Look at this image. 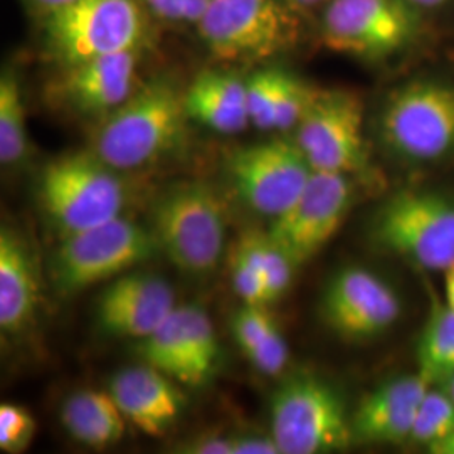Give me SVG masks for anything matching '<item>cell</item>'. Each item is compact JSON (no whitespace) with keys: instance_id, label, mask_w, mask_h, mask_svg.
Wrapping results in <instances>:
<instances>
[{"instance_id":"3","label":"cell","mask_w":454,"mask_h":454,"mask_svg":"<svg viewBox=\"0 0 454 454\" xmlns=\"http://www.w3.org/2000/svg\"><path fill=\"white\" fill-rule=\"evenodd\" d=\"M152 234L159 251L182 273L211 275L226 244V212L207 184L174 187L155 204Z\"/></svg>"},{"instance_id":"28","label":"cell","mask_w":454,"mask_h":454,"mask_svg":"<svg viewBox=\"0 0 454 454\" xmlns=\"http://www.w3.org/2000/svg\"><path fill=\"white\" fill-rule=\"evenodd\" d=\"M286 71L268 67L253 73L246 80L247 112L251 125L258 130H275L276 110Z\"/></svg>"},{"instance_id":"10","label":"cell","mask_w":454,"mask_h":454,"mask_svg":"<svg viewBox=\"0 0 454 454\" xmlns=\"http://www.w3.org/2000/svg\"><path fill=\"white\" fill-rule=\"evenodd\" d=\"M380 133L401 157L418 162L454 153V86L407 82L395 90L380 114Z\"/></svg>"},{"instance_id":"8","label":"cell","mask_w":454,"mask_h":454,"mask_svg":"<svg viewBox=\"0 0 454 454\" xmlns=\"http://www.w3.org/2000/svg\"><path fill=\"white\" fill-rule=\"evenodd\" d=\"M373 238L422 270L444 273L454 266V202L434 192H399L377 214Z\"/></svg>"},{"instance_id":"39","label":"cell","mask_w":454,"mask_h":454,"mask_svg":"<svg viewBox=\"0 0 454 454\" xmlns=\"http://www.w3.org/2000/svg\"><path fill=\"white\" fill-rule=\"evenodd\" d=\"M409 2L419 9H433V7H439V5L446 4L448 0H409Z\"/></svg>"},{"instance_id":"16","label":"cell","mask_w":454,"mask_h":454,"mask_svg":"<svg viewBox=\"0 0 454 454\" xmlns=\"http://www.w3.org/2000/svg\"><path fill=\"white\" fill-rule=\"evenodd\" d=\"M176 296L157 276L127 275L106 288L98 303V324L103 332L142 340L176 309Z\"/></svg>"},{"instance_id":"6","label":"cell","mask_w":454,"mask_h":454,"mask_svg":"<svg viewBox=\"0 0 454 454\" xmlns=\"http://www.w3.org/2000/svg\"><path fill=\"white\" fill-rule=\"evenodd\" d=\"M286 0H212L195 24L204 46L224 63L270 59L298 41Z\"/></svg>"},{"instance_id":"17","label":"cell","mask_w":454,"mask_h":454,"mask_svg":"<svg viewBox=\"0 0 454 454\" xmlns=\"http://www.w3.org/2000/svg\"><path fill=\"white\" fill-rule=\"evenodd\" d=\"M433 387L421 373L403 375L367 394L352 414L356 442L399 444L411 441L416 412Z\"/></svg>"},{"instance_id":"31","label":"cell","mask_w":454,"mask_h":454,"mask_svg":"<svg viewBox=\"0 0 454 454\" xmlns=\"http://www.w3.org/2000/svg\"><path fill=\"white\" fill-rule=\"evenodd\" d=\"M231 278H232L234 290L243 298L246 305L266 307L268 303L275 301L266 279L238 251L234 253L231 261Z\"/></svg>"},{"instance_id":"2","label":"cell","mask_w":454,"mask_h":454,"mask_svg":"<svg viewBox=\"0 0 454 454\" xmlns=\"http://www.w3.org/2000/svg\"><path fill=\"white\" fill-rule=\"evenodd\" d=\"M148 11L142 0H74L43 19V44L59 67L144 51Z\"/></svg>"},{"instance_id":"24","label":"cell","mask_w":454,"mask_h":454,"mask_svg":"<svg viewBox=\"0 0 454 454\" xmlns=\"http://www.w3.org/2000/svg\"><path fill=\"white\" fill-rule=\"evenodd\" d=\"M29 153V133L20 80L14 69L0 76V162L12 167Z\"/></svg>"},{"instance_id":"25","label":"cell","mask_w":454,"mask_h":454,"mask_svg":"<svg viewBox=\"0 0 454 454\" xmlns=\"http://www.w3.org/2000/svg\"><path fill=\"white\" fill-rule=\"evenodd\" d=\"M236 251L243 254L266 279L275 301L290 288L296 266L288 258V254L268 236V232L262 234L249 231L241 238Z\"/></svg>"},{"instance_id":"30","label":"cell","mask_w":454,"mask_h":454,"mask_svg":"<svg viewBox=\"0 0 454 454\" xmlns=\"http://www.w3.org/2000/svg\"><path fill=\"white\" fill-rule=\"evenodd\" d=\"M232 333L239 343L244 354H251L273 328L276 322L273 317L260 305H246L239 309L232 320Z\"/></svg>"},{"instance_id":"7","label":"cell","mask_w":454,"mask_h":454,"mask_svg":"<svg viewBox=\"0 0 454 454\" xmlns=\"http://www.w3.org/2000/svg\"><path fill=\"white\" fill-rule=\"evenodd\" d=\"M157 251L152 231L120 215L65 236L52 256L54 286L66 294L82 292L142 264Z\"/></svg>"},{"instance_id":"32","label":"cell","mask_w":454,"mask_h":454,"mask_svg":"<svg viewBox=\"0 0 454 454\" xmlns=\"http://www.w3.org/2000/svg\"><path fill=\"white\" fill-rule=\"evenodd\" d=\"M247 357L260 372L266 375H278L285 371L288 362V345L278 325L251 354H247Z\"/></svg>"},{"instance_id":"12","label":"cell","mask_w":454,"mask_h":454,"mask_svg":"<svg viewBox=\"0 0 454 454\" xmlns=\"http://www.w3.org/2000/svg\"><path fill=\"white\" fill-rule=\"evenodd\" d=\"M227 174L247 207L275 219L303 192L313 168L294 138H275L238 148Z\"/></svg>"},{"instance_id":"38","label":"cell","mask_w":454,"mask_h":454,"mask_svg":"<svg viewBox=\"0 0 454 454\" xmlns=\"http://www.w3.org/2000/svg\"><path fill=\"white\" fill-rule=\"evenodd\" d=\"M429 453L433 454H454V431L444 439L442 442H439L438 446L431 448Z\"/></svg>"},{"instance_id":"14","label":"cell","mask_w":454,"mask_h":454,"mask_svg":"<svg viewBox=\"0 0 454 454\" xmlns=\"http://www.w3.org/2000/svg\"><path fill=\"white\" fill-rule=\"evenodd\" d=\"M322 313L343 339L365 340L384 333L401 315V301L372 271L352 266L339 271L325 290Z\"/></svg>"},{"instance_id":"9","label":"cell","mask_w":454,"mask_h":454,"mask_svg":"<svg viewBox=\"0 0 454 454\" xmlns=\"http://www.w3.org/2000/svg\"><path fill=\"white\" fill-rule=\"evenodd\" d=\"M409 0H330L322 19L326 49L360 59H384L406 49L421 29Z\"/></svg>"},{"instance_id":"19","label":"cell","mask_w":454,"mask_h":454,"mask_svg":"<svg viewBox=\"0 0 454 454\" xmlns=\"http://www.w3.org/2000/svg\"><path fill=\"white\" fill-rule=\"evenodd\" d=\"M39 276L29 246L12 231L0 232V328L7 335L33 324L39 305Z\"/></svg>"},{"instance_id":"41","label":"cell","mask_w":454,"mask_h":454,"mask_svg":"<svg viewBox=\"0 0 454 454\" xmlns=\"http://www.w3.org/2000/svg\"><path fill=\"white\" fill-rule=\"evenodd\" d=\"M444 384H446V389L444 390L450 394V397L454 401V371L451 372V375L444 380Z\"/></svg>"},{"instance_id":"22","label":"cell","mask_w":454,"mask_h":454,"mask_svg":"<svg viewBox=\"0 0 454 454\" xmlns=\"http://www.w3.org/2000/svg\"><path fill=\"white\" fill-rule=\"evenodd\" d=\"M138 354L146 365L168 375L177 384L192 387L191 358L182 307L176 309L145 339L138 340Z\"/></svg>"},{"instance_id":"35","label":"cell","mask_w":454,"mask_h":454,"mask_svg":"<svg viewBox=\"0 0 454 454\" xmlns=\"http://www.w3.org/2000/svg\"><path fill=\"white\" fill-rule=\"evenodd\" d=\"M192 450H185V453L195 454H232V439H206L202 442H195Z\"/></svg>"},{"instance_id":"37","label":"cell","mask_w":454,"mask_h":454,"mask_svg":"<svg viewBox=\"0 0 454 454\" xmlns=\"http://www.w3.org/2000/svg\"><path fill=\"white\" fill-rule=\"evenodd\" d=\"M444 293L446 303L454 309V266L444 271Z\"/></svg>"},{"instance_id":"11","label":"cell","mask_w":454,"mask_h":454,"mask_svg":"<svg viewBox=\"0 0 454 454\" xmlns=\"http://www.w3.org/2000/svg\"><path fill=\"white\" fill-rule=\"evenodd\" d=\"M294 142L313 170L362 172L367 165L362 99L348 91L318 90L294 129Z\"/></svg>"},{"instance_id":"20","label":"cell","mask_w":454,"mask_h":454,"mask_svg":"<svg viewBox=\"0 0 454 454\" xmlns=\"http://www.w3.org/2000/svg\"><path fill=\"white\" fill-rule=\"evenodd\" d=\"M185 106L191 120L217 133L234 135L251 125L246 80L232 71L197 74L185 90Z\"/></svg>"},{"instance_id":"18","label":"cell","mask_w":454,"mask_h":454,"mask_svg":"<svg viewBox=\"0 0 454 454\" xmlns=\"http://www.w3.org/2000/svg\"><path fill=\"white\" fill-rule=\"evenodd\" d=\"M110 394L125 419L146 436H160L185 406L177 382L146 364L116 373Z\"/></svg>"},{"instance_id":"21","label":"cell","mask_w":454,"mask_h":454,"mask_svg":"<svg viewBox=\"0 0 454 454\" xmlns=\"http://www.w3.org/2000/svg\"><path fill=\"white\" fill-rule=\"evenodd\" d=\"M61 422L69 436L84 446L106 448L123 438L127 419L110 390L88 389L66 399Z\"/></svg>"},{"instance_id":"27","label":"cell","mask_w":454,"mask_h":454,"mask_svg":"<svg viewBox=\"0 0 454 454\" xmlns=\"http://www.w3.org/2000/svg\"><path fill=\"white\" fill-rule=\"evenodd\" d=\"M454 431V401L446 390L429 387L416 412L411 442L427 450L438 446Z\"/></svg>"},{"instance_id":"26","label":"cell","mask_w":454,"mask_h":454,"mask_svg":"<svg viewBox=\"0 0 454 454\" xmlns=\"http://www.w3.org/2000/svg\"><path fill=\"white\" fill-rule=\"evenodd\" d=\"M182 313L187 332L192 387H199L206 384L215 371L219 360V340L206 309L185 305L182 307Z\"/></svg>"},{"instance_id":"29","label":"cell","mask_w":454,"mask_h":454,"mask_svg":"<svg viewBox=\"0 0 454 454\" xmlns=\"http://www.w3.org/2000/svg\"><path fill=\"white\" fill-rule=\"evenodd\" d=\"M35 421L24 407L0 406V450L4 453H22L34 439Z\"/></svg>"},{"instance_id":"23","label":"cell","mask_w":454,"mask_h":454,"mask_svg":"<svg viewBox=\"0 0 454 454\" xmlns=\"http://www.w3.org/2000/svg\"><path fill=\"white\" fill-rule=\"evenodd\" d=\"M418 372L431 384L444 382L454 371V309L433 303L418 347Z\"/></svg>"},{"instance_id":"36","label":"cell","mask_w":454,"mask_h":454,"mask_svg":"<svg viewBox=\"0 0 454 454\" xmlns=\"http://www.w3.org/2000/svg\"><path fill=\"white\" fill-rule=\"evenodd\" d=\"M24 2L33 9L37 16L46 19V17L52 16L54 12L65 9L74 0H24Z\"/></svg>"},{"instance_id":"4","label":"cell","mask_w":454,"mask_h":454,"mask_svg":"<svg viewBox=\"0 0 454 454\" xmlns=\"http://www.w3.org/2000/svg\"><path fill=\"white\" fill-rule=\"evenodd\" d=\"M125 192L118 170L91 150L51 160L39 177L41 204L65 236L120 217Z\"/></svg>"},{"instance_id":"33","label":"cell","mask_w":454,"mask_h":454,"mask_svg":"<svg viewBox=\"0 0 454 454\" xmlns=\"http://www.w3.org/2000/svg\"><path fill=\"white\" fill-rule=\"evenodd\" d=\"M212 0H142L148 14L167 22L197 24Z\"/></svg>"},{"instance_id":"40","label":"cell","mask_w":454,"mask_h":454,"mask_svg":"<svg viewBox=\"0 0 454 454\" xmlns=\"http://www.w3.org/2000/svg\"><path fill=\"white\" fill-rule=\"evenodd\" d=\"M293 7H301V9H307V7H315L318 4H322L325 0H286Z\"/></svg>"},{"instance_id":"34","label":"cell","mask_w":454,"mask_h":454,"mask_svg":"<svg viewBox=\"0 0 454 454\" xmlns=\"http://www.w3.org/2000/svg\"><path fill=\"white\" fill-rule=\"evenodd\" d=\"M232 454H281L273 436L232 439Z\"/></svg>"},{"instance_id":"1","label":"cell","mask_w":454,"mask_h":454,"mask_svg":"<svg viewBox=\"0 0 454 454\" xmlns=\"http://www.w3.org/2000/svg\"><path fill=\"white\" fill-rule=\"evenodd\" d=\"M187 120L185 90L168 76H155L99 118L90 150L118 172L144 168L182 145Z\"/></svg>"},{"instance_id":"13","label":"cell","mask_w":454,"mask_h":454,"mask_svg":"<svg viewBox=\"0 0 454 454\" xmlns=\"http://www.w3.org/2000/svg\"><path fill=\"white\" fill-rule=\"evenodd\" d=\"M352 197L350 176L313 170L290 209L273 219L268 236L298 268L318 254L339 232Z\"/></svg>"},{"instance_id":"15","label":"cell","mask_w":454,"mask_h":454,"mask_svg":"<svg viewBox=\"0 0 454 454\" xmlns=\"http://www.w3.org/2000/svg\"><path fill=\"white\" fill-rule=\"evenodd\" d=\"M142 51H129L61 67L52 97L69 110L103 118L137 91Z\"/></svg>"},{"instance_id":"5","label":"cell","mask_w":454,"mask_h":454,"mask_svg":"<svg viewBox=\"0 0 454 454\" xmlns=\"http://www.w3.org/2000/svg\"><path fill=\"white\" fill-rule=\"evenodd\" d=\"M271 436L281 454L333 453L356 442L340 394L315 375H296L276 390Z\"/></svg>"}]
</instances>
